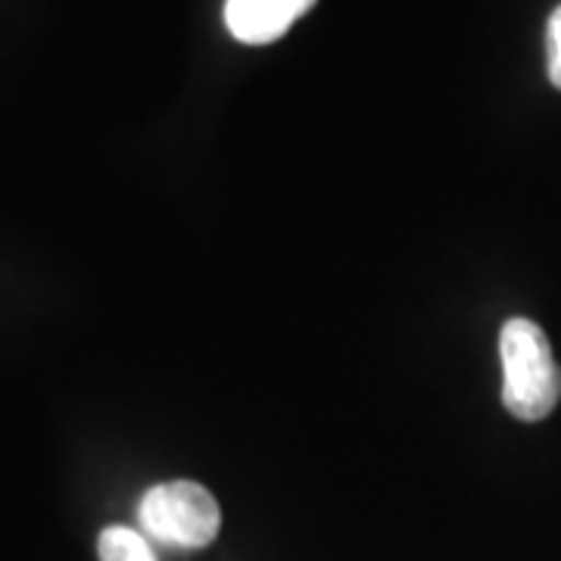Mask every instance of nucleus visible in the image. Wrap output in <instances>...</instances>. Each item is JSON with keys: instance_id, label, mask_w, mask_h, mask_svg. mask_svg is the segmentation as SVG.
<instances>
[{"instance_id": "3", "label": "nucleus", "mask_w": 561, "mask_h": 561, "mask_svg": "<svg viewBox=\"0 0 561 561\" xmlns=\"http://www.w3.org/2000/svg\"><path fill=\"white\" fill-rule=\"evenodd\" d=\"M316 0H225V25L243 44H272L312 10Z\"/></svg>"}, {"instance_id": "5", "label": "nucleus", "mask_w": 561, "mask_h": 561, "mask_svg": "<svg viewBox=\"0 0 561 561\" xmlns=\"http://www.w3.org/2000/svg\"><path fill=\"white\" fill-rule=\"evenodd\" d=\"M546 72H549V81L561 91V7L549 16V25H546Z\"/></svg>"}, {"instance_id": "2", "label": "nucleus", "mask_w": 561, "mask_h": 561, "mask_svg": "<svg viewBox=\"0 0 561 561\" xmlns=\"http://www.w3.org/2000/svg\"><path fill=\"white\" fill-rule=\"evenodd\" d=\"M140 534L169 549H203L219 537L221 512L216 496L194 481L150 486L138 505Z\"/></svg>"}, {"instance_id": "1", "label": "nucleus", "mask_w": 561, "mask_h": 561, "mask_svg": "<svg viewBox=\"0 0 561 561\" xmlns=\"http://www.w3.org/2000/svg\"><path fill=\"white\" fill-rule=\"evenodd\" d=\"M502 402L518 421H542L561 400V368L549 337L530 319H508L500 331Z\"/></svg>"}, {"instance_id": "4", "label": "nucleus", "mask_w": 561, "mask_h": 561, "mask_svg": "<svg viewBox=\"0 0 561 561\" xmlns=\"http://www.w3.org/2000/svg\"><path fill=\"white\" fill-rule=\"evenodd\" d=\"M98 556H101V561H157L150 540L140 530L122 527V524L101 530Z\"/></svg>"}]
</instances>
